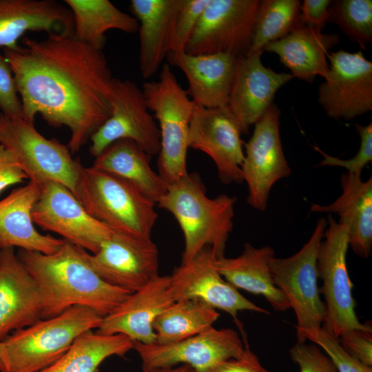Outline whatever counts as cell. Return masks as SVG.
Instances as JSON below:
<instances>
[{
  "instance_id": "cell-34",
  "label": "cell",
  "mask_w": 372,
  "mask_h": 372,
  "mask_svg": "<svg viewBox=\"0 0 372 372\" xmlns=\"http://www.w3.org/2000/svg\"><path fill=\"white\" fill-rule=\"evenodd\" d=\"M328 22H333L362 49L372 41V1L335 0L329 7Z\"/></svg>"
},
{
  "instance_id": "cell-32",
  "label": "cell",
  "mask_w": 372,
  "mask_h": 372,
  "mask_svg": "<svg viewBox=\"0 0 372 372\" xmlns=\"http://www.w3.org/2000/svg\"><path fill=\"white\" fill-rule=\"evenodd\" d=\"M219 316L216 309L200 300H176L154 320V343L175 342L200 333L213 327Z\"/></svg>"
},
{
  "instance_id": "cell-39",
  "label": "cell",
  "mask_w": 372,
  "mask_h": 372,
  "mask_svg": "<svg viewBox=\"0 0 372 372\" xmlns=\"http://www.w3.org/2000/svg\"><path fill=\"white\" fill-rule=\"evenodd\" d=\"M11 67L0 52V110L8 116L23 117V107Z\"/></svg>"
},
{
  "instance_id": "cell-20",
  "label": "cell",
  "mask_w": 372,
  "mask_h": 372,
  "mask_svg": "<svg viewBox=\"0 0 372 372\" xmlns=\"http://www.w3.org/2000/svg\"><path fill=\"white\" fill-rule=\"evenodd\" d=\"M175 302L169 276H158L149 284L131 293L119 305L103 318L96 332L122 334L133 342H156L153 323Z\"/></svg>"
},
{
  "instance_id": "cell-15",
  "label": "cell",
  "mask_w": 372,
  "mask_h": 372,
  "mask_svg": "<svg viewBox=\"0 0 372 372\" xmlns=\"http://www.w3.org/2000/svg\"><path fill=\"white\" fill-rule=\"evenodd\" d=\"M280 112L275 104L254 125L241 170L248 188L247 203L254 209L265 211L272 187L291 174L280 133Z\"/></svg>"
},
{
  "instance_id": "cell-9",
  "label": "cell",
  "mask_w": 372,
  "mask_h": 372,
  "mask_svg": "<svg viewBox=\"0 0 372 372\" xmlns=\"http://www.w3.org/2000/svg\"><path fill=\"white\" fill-rule=\"evenodd\" d=\"M325 230L317 258L318 278L322 280L320 290L324 298L325 317L322 327L339 338L347 329L371 328L368 323L359 321L353 297V285L349 278L347 254L349 247L345 225L328 214Z\"/></svg>"
},
{
  "instance_id": "cell-40",
  "label": "cell",
  "mask_w": 372,
  "mask_h": 372,
  "mask_svg": "<svg viewBox=\"0 0 372 372\" xmlns=\"http://www.w3.org/2000/svg\"><path fill=\"white\" fill-rule=\"evenodd\" d=\"M339 342L342 347L362 364L372 366V329H347L341 333Z\"/></svg>"
},
{
  "instance_id": "cell-16",
  "label": "cell",
  "mask_w": 372,
  "mask_h": 372,
  "mask_svg": "<svg viewBox=\"0 0 372 372\" xmlns=\"http://www.w3.org/2000/svg\"><path fill=\"white\" fill-rule=\"evenodd\" d=\"M329 70L318 87V102L328 116L351 120L372 110V62L362 51L328 54Z\"/></svg>"
},
{
  "instance_id": "cell-14",
  "label": "cell",
  "mask_w": 372,
  "mask_h": 372,
  "mask_svg": "<svg viewBox=\"0 0 372 372\" xmlns=\"http://www.w3.org/2000/svg\"><path fill=\"white\" fill-rule=\"evenodd\" d=\"M34 225L52 231L91 254L110 238L113 231L91 216L66 187L55 182L41 186L32 212Z\"/></svg>"
},
{
  "instance_id": "cell-28",
  "label": "cell",
  "mask_w": 372,
  "mask_h": 372,
  "mask_svg": "<svg viewBox=\"0 0 372 372\" xmlns=\"http://www.w3.org/2000/svg\"><path fill=\"white\" fill-rule=\"evenodd\" d=\"M274 257L271 247L258 248L247 242L240 255L216 259L214 267L236 289L261 295L274 310L285 311L290 309L289 304L275 285L271 276L270 262Z\"/></svg>"
},
{
  "instance_id": "cell-7",
  "label": "cell",
  "mask_w": 372,
  "mask_h": 372,
  "mask_svg": "<svg viewBox=\"0 0 372 372\" xmlns=\"http://www.w3.org/2000/svg\"><path fill=\"white\" fill-rule=\"evenodd\" d=\"M0 145L12 154L30 182L40 186L61 184L77 198L83 166L68 146L41 134L34 122L0 113Z\"/></svg>"
},
{
  "instance_id": "cell-2",
  "label": "cell",
  "mask_w": 372,
  "mask_h": 372,
  "mask_svg": "<svg viewBox=\"0 0 372 372\" xmlns=\"http://www.w3.org/2000/svg\"><path fill=\"white\" fill-rule=\"evenodd\" d=\"M83 249L65 240L55 252L19 249L17 256L37 283L42 296V319L74 306L95 311L103 318L131 293L103 280L90 267Z\"/></svg>"
},
{
  "instance_id": "cell-10",
  "label": "cell",
  "mask_w": 372,
  "mask_h": 372,
  "mask_svg": "<svg viewBox=\"0 0 372 372\" xmlns=\"http://www.w3.org/2000/svg\"><path fill=\"white\" fill-rule=\"evenodd\" d=\"M248 342L241 340L232 329L214 327L188 338L168 344H143L134 342L144 372L158 371L186 364L196 372H208L231 358L241 356Z\"/></svg>"
},
{
  "instance_id": "cell-21",
  "label": "cell",
  "mask_w": 372,
  "mask_h": 372,
  "mask_svg": "<svg viewBox=\"0 0 372 372\" xmlns=\"http://www.w3.org/2000/svg\"><path fill=\"white\" fill-rule=\"evenodd\" d=\"M40 289L14 252L0 249V342L42 319Z\"/></svg>"
},
{
  "instance_id": "cell-43",
  "label": "cell",
  "mask_w": 372,
  "mask_h": 372,
  "mask_svg": "<svg viewBox=\"0 0 372 372\" xmlns=\"http://www.w3.org/2000/svg\"><path fill=\"white\" fill-rule=\"evenodd\" d=\"M28 179L18 162L3 145H0V192L6 187Z\"/></svg>"
},
{
  "instance_id": "cell-11",
  "label": "cell",
  "mask_w": 372,
  "mask_h": 372,
  "mask_svg": "<svg viewBox=\"0 0 372 372\" xmlns=\"http://www.w3.org/2000/svg\"><path fill=\"white\" fill-rule=\"evenodd\" d=\"M259 3L260 0H209L185 52L247 55Z\"/></svg>"
},
{
  "instance_id": "cell-23",
  "label": "cell",
  "mask_w": 372,
  "mask_h": 372,
  "mask_svg": "<svg viewBox=\"0 0 372 372\" xmlns=\"http://www.w3.org/2000/svg\"><path fill=\"white\" fill-rule=\"evenodd\" d=\"M169 64L178 67L188 81L187 93L196 106H227L237 57L229 54H189L170 52Z\"/></svg>"
},
{
  "instance_id": "cell-44",
  "label": "cell",
  "mask_w": 372,
  "mask_h": 372,
  "mask_svg": "<svg viewBox=\"0 0 372 372\" xmlns=\"http://www.w3.org/2000/svg\"><path fill=\"white\" fill-rule=\"evenodd\" d=\"M158 372H196L193 368L189 365L183 364L174 367L163 369Z\"/></svg>"
},
{
  "instance_id": "cell-1",
  "label": "cell",
  "mask_w": 372,
  "mask_h": 372,
  "mask_svg": "<svg viewBox=\"0 0 372 372\" xmlns=\"http://www.w3.org/2000/svg\"><path fill=\"white\" fill-rule=\"evenodd\" d=\"M22 45L3 48L20 96L23 118L40 115L50 125L67 127L68 147L79 152L110 116L114 79L103 51L73 34L28 37Z\"/></svg>"
},
{
  "instance_id": "cell-36",
  "label": "cell",
  "mask_w": 372,
  "mask_h": 372,
  "mask_svg": "<svg viewBox=\"0 0 372 372\" xmlns=\"http://www.w3.org/2000/svg\"><path fill=\"white\" fill-rule=\"evenodd\" d=\"M355 127L360 137V145L358 153L351 159L344 160L332 156L318 147L314 149L320 153L323 158L318 166L342 167L347 172L361 174L365 166L372 161V123L366 125L355 123Z\"/></svg>"
},
{
  "instance_id": "cell-18",
  "label": "cell",
  "mask_w": 372,
  "mask_h": 372,
  "mask_svg": "<svg viewBox=\"0 0 372 372\" xmlns=\"http://www.w3.org/2000/svg\"><path fill=\"white\" fill-rule=\"evenodd\" d=\"M242 129L227 106H196L190 122L189 147L201 151L214 162L220 180L225 185L243 181L245 152L240 138Z\"/></svg>"
},
{
  "instance_id": "cell-12",
  "label": "cell",
  "mask_w": 372,
  "mask_h": 372,
  "mask_svg": "<svg viewBox=\"0 0 372 372\" xmlns=\"http://www.w3.org/2000/svg\"><path fill=\"white\" fill-rule=\"evenodd\" d=\"M83 256L106 282L133 293L159 275V253L151 238L114 231L99 250Z\"/></svg>"
},
{
  "instance_id": "cell-37",
  "label": "cell",
  "mask_w": 372,
  "mask_h": 372,
  "mask_svg": "<svg viewBox=\"0 0 372 372\" xmlns=\"http://www.w3.org/2000/svg\"><path fill=\"white\" fill-rule=\"evenodd\" d=\"M208 2L209 0L185 1L176 18L170 52H185L186 45Z\"/></svg>"
},
{
  "instance_id": "cell-6",
  "label": "cell",
  "mask_w": 372,
  "mask_h": 372,
  "mask_svg": "<svg viewBox=\"0 0 372 372\" xmlns=\"http://www.w3.org/2000/svg\"><path fill=\"white\" fill-rule=\"evenodd\" d=\"M142 91L148 109L158 122V174L169 185L188 173V137L195 105L167 63L163 64L159 79L145 81Z\"/></svg>"
},
{
  "instance_id": "cell-38",
  "label": "cell",
  "mask_w": 372,
  "mask_h": 372,
  "mask_svg": "<svg viewBox=\"0 0 372 372\" xmlns=\"http://www.w3.org/2000/svg\"><path fill=\"white\" fill-rule=\"evenodd\" d=\"M300 372H338L329 357L316 344L297 342L289 350Z\"/></svg>"
},
{
  "instance_id": "cell-24",
  "label": "cell",
  "mask_w": 372,
  "mask_h": 372,
  "mask_svg": "<svg viewBox=\"0 0 372 372\" xmlns=\"http://www.w3.org/2000/svg\"><path fill=\"white\" fill-rule=\"evenodd\" d=\"M27 32L74 34L72 12L54 0H0V47L17 48Z\"/></svg>"
},
{
  "instance_id": "cell-42",
  "label": "cell",
  "mask_w": 372,
  "mask_h": 372,
  "mask_svg": "<svg viewBox=\"0 0 372 372\" xmlns=\"http://www.w3.org/2000/svg\"><path fill=\"white\" fill-rule=\"evenodd\" d=\"M208 372H271L261 363L259 358L247 344L244 353L217 364Z\"/></svg>"
},
{
  "instance_id": "cell-29",
  "label": "cell",
  "mask_w": 372,
  "mask_h": 372,
  "mask_svg": "<svg viewBox=\"0 0 372 372\" xmlns=\"http://www.w3.org/2000/svg\"><path fill=\"white\" fill-rule=\"evenodd\" d=\"M149 157L133 141L121 139L95 157L92 167L128 181L157 204L167 184L152 169Z\"/></svg>"
},
{
  "instance_id": "cell-33",
  "label": "cell",
  "mask_w": 372,
  "mask_h": 372,
  "mask_svg": "<svg viewBox=\"0 0 372 372\" xmlns=\"http://www.w3.org/2000/svg\"><path fill=\"white\" fill-rule=\"evenodd\" d=\"M301 3L298 0H262L258 8L251 45L247 54L264 51L300 25Z\"/></svg>"
},
{
  "instance_id": "cell-35",
  "label": "cell",
  "mask_w": 372,
  "mask_h": 372,
  "mask_svg": "<svg viewBox=\"0 0 372 372\" xmlns=\"http://www.w3.org/2000/svg\"><path fill=\"white\" fill-rule=\"evenodd\" d=\"M304 338L318 346L329 357L338 372H372L371 366L349 354L340 345L338 338L322 327L306 333Z\"/></svg>"
},
{
  "instance_id": "cell-31",
  "label": "cell",
  "mask_w": 372,
  "mask_h": 372,
  "mask_svg": "<svg viewBox=\"0 0 372 372\" xmlns=\"http://www.w3.org/2000/svg\"><path fill=\"white\" fill-rule=\"evenodd\" d=\"M133 347L134 342L124 335L89 331L79 336L57 361L39 372H98L105 360L114 355L123 358Z\"/></svg>"
},
{
  "instance_id": "cell-19",
  "label": "cell",
  "mask_w": 372,
  "mask_h": 372,
  "mask_svg": "<svg viewBox=\"0 0 372 372\" xmlns=\"http://www.w3.org/2000/svg\"><path fill=\"white\" fill-rule=\"evenodd\" d=\"M260 52L237 57L227 107L247 133L272 105L277 90L293 78L265 67Z\"/></svg>"
},
{
  "instance_id": "cell-26",
  "label": "cell",
  "mask_w": 372,
  "mask_h": 372,
  "mask_svg": "<svg viewBox=\"0 0 372 372\" xmlns=\"http://www.w3.org/2000/svg\"><path fill=\"white\" fill-rule=\"evenodd\" d=\"M341 195L332 203H313L311 211L336 214L339 223L346 226L349 245L362 258L370 256L372 247V177L364 181L361 174L343 173L340 177Z\"/></svg>"
},
{
  "instance_id": "cell-41",
  "label": "cell",
  "mask_w": 372,
  "mask_h": 372,
  "mask_svg": "<svg viewBox=\"0 0 372 372\" xmlns=\"http://www.w3.org/2000/svg\"><path fill=\"white\" fill-rule=\"evenodd\" d=\"M330 0H304L300 7V24L322 31L329 20Z\"/></svg>"
},
{
  "instance_id": "cell-5",
  "label": "cell",
  "mask_w": 372,
  "mask_h": 372,
  "mask_svg": "<svg viewBox=\"0 0 372 372\" xmlns=\"http://www.w3.org/2000/svg\"><path fill=\"white\" fill-rule=\"evenodd\" d=\"M77 199L113 231L151 238L156 203L128 181L94 167L82 169Z\"/></svg>"
},
{
  "instance_id": "cell-27",
  "label": "cell",
  "mask_w": 372,
  "mask_h": 372,
  "mask_svg": "<svg viewBox=\"0 0 372 372\" xmlns=\"http://www.w3.org/2000/svg\"><path fill=\"white\" fill-rule=\"evenodd\" d=\"M339 43L336 34H324L299 25L285 37L268 44L264 51L276 54L293 77L308 83L324 79L329 70V50Z\"/></svg>"
},
{
  "instance_id": "cell-45",
  "label": "cell",
  "mask_w": 372,
  "mask_h": 372,
  "mask_svg": "<svg viewBox=\"0 0 372 372\" xmlns=\"http://www.w3.org/2000/svg\"><path fill=\"white\" fill-rule=\"evenodd\" d=\"M3 351V342H0V358L1 357Z\"/></svg>"
},
{
  "instance_id": "cell-8",
  "label": "cell",
  "mask_w": 372,
  "mask_h": 372,
  "mask_svg": "<svg viewBox=\"0 0 372 372\" xmlns=\"http://www.w3.org/2000/svg\"><path fill=\"white\" fill-rule=\"evenodd\" d=\"M327 225V219L321 217L298 251L287 258L274 257L270 262L273 281L295 313L298 342H305V333L320 329L325 317L317 283V258Z\"/></svg>"
},
{
  "instance_id": "cell-4",
  "label": "cell",
  "mask_w": 372,
  "mask_h": 372,
  "mask_svg": "<svg viewBox=\"0 0 372 372\" xmlns=\"http://www.w3.org/2000/svg\"><path fill=\"white\" fill-rule=\"evenodd\" d=\"M103 317L83 306L41 319L2 342L0 372H39L57 361L81 334L97 329Z\"/></svg>"
},
{
  "instance_id": "cell-25",
  "label": "cell",
  "mask_w": 372,
  "mask_h": 372,
  "mask_svg": "<svg viewBox=\"0 0 372 372\" xmlns=\"http://www.w3.org/2000/svg\"><path fill=\"white\" fill-rule=\"evenodd\" d=\"M40 193L41 186L30 181L0 200V249L19 247L52 254L65 242L63 239L43 235L36 229L32 212Z\"/></svg>"
},
{
  "instance_id": "cell-13",
  "label": "cell",
  "mask_w": 372,
  "mask_h": 372,
  "mask_svg": "<svg viewBox=\"0 0 372 372\" xmlns=\"http://www.w3.org/2000/svg\"><path fill=\"white\" fill-rule=\"evenodd\" d=\"M131 140L147 154H158L160 131L142 90L133 81L114 78L112 113L91 136L90 153L96 157L116 141Z\"/></svg>"
},
{
  "instance_id": "cell-3",
  "label": "cell",
  "mask_w": 372,
  "mask_h": 372,
  "mask_svg": "<svg viewBox=\"0 0 372 372\" xmlns=\"http://www.w3.org/2000/svg\"><path fill=\"white\" fill-rule=\"evenodd\" d=\"M236 203L235 196L227 194L208 197L196 173H187L167 185L157 204L174 216L183 231L185 247L181 263L191 260L207 246L216 259L225 256Z\"/></svg>"
},
{
  "instance_id": "cell-30",
  "label": "cell",
  "mask_w": 372,
  "mask_h": 372,
  "mask_svg": "<svg viewBox=\"0 0 372 372\" xmlns=\"http://www.w3.org/2000/svg\"><path fill=\"white\" fill-rule=\"evenodd\" d=\"M74 19V37L91 47L103 50L105 33L118 30L126 33L138 31V22L109 0H65Z\"/></svg>"
},
{
  "instance_id": "cell-17",
  "label": "cell",
  "mask_w": 372,
  "mask_h": 372,
  "mask_svg": "<svg viewBox=\"0 0 372 372\" xmlns=\"http://www.w3.org/2000/svg\"><path fill=\"white\" fill-rule=\"evenodd\" d=\"M216 259L211 247L207 246L191 260L175 267L169 276L175 301L197 300L215 309L225 311L244 332L237 318L239 311L247 310L266 315L270 313L246 298L227 282L215 268Z\"/></svg>"
},
{
  "instance_id": "cell-22",
  "label": "cell",
  "mask_w": 372,
  "mask_h": 372,
  "mask_svg": "<svg viewBox=\"0 0 372 372\" xmlns=\"http://www.w3.org/2000/svg\"><path fill=\"white\" fill-rule=\"evenodd\" d=\"M185 0H132L130 10L138 22L141 76L154 75L172 50L178 14Z\"/></svg>"
}]
</instances>
